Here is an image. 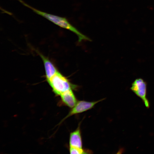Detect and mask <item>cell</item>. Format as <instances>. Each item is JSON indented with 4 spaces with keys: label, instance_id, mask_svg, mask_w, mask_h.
I'll use <instances>...</instances> for the list:
<instances>
[{
    "label": "cell",
    "instance_id": "3957f363",
    "mask_svg": "<svg viewBox=\"0 0 154 154\" xmlns=\"http://www.w3.org/2000/svg\"><path fill=\"white\" fill-rule=\"evenodd\" d=\"M130 89L142 100L145 106L149 108V103L147 98V83L141 78L135 79L132 82Z\"/></svg>",
    "mask_w": 154,
    "mask_h": 154
},
{
    "label": "cell",
    "instance_id": "277c9868",
    "mask_svg": "<svg viewBox=\"0 0 154 154\" xmlns=\"http://www.w3.org/2000/svg\"><path fill=\"white\" fill-rule=\"evenodd\" d=\"M101 100L97 101L88 102L82 100L78 101L67 115L66 117L75 114L81 113L91 109L95 105L102 101Z\"/></svg>",
    "mask_w": 154,
    "mask_h": 154
},
{
    "label": "cell",
    "instance_id": "52a82bcc",
    "mask_svg": "<svg viewBox=\"0 0 154 154\" xmlns=\"http://www.w3.org/2000/svg\"><path fill=\"white\" fill-rule=\"evenodd\" d=\"M62 101L66 106L72 108L77 102L72 89L69 90L60 95Z\"/></svg>",
    "mask_w": 154,
    "mask_h": 154
},
{
    "label": "cell",
    "instance_id": "5b68a950",
    "mask_svg": "<svg viewBox=\"0 0 154 154\" xmlns=\"http://www.w3.org/2000/svg\"><path fill=\"white\" fill-rule=\"evenodd\" d=\"M40 55L43 61L46 78L47 80L54 75L58 71L54 64L48 59L41 54Z\"/></svg>",
    "mask_w": 154,
    "mask_h": 154
},
{
    "label": "cell",
    "instance_id": "6da1fadb",
    "mask_svg": "<svg viewBox=\"0 0 154 154\" xmlns=\"http://www.w3.org/2000/svg\"><path fill=\"white\" fill-rule=\"evenodd\" d=\"M47 81L54 92L58 95L60 96L69 90L75 88L76 86L58 71Z\"/></svg>",
    "mask_w": 154,
    "mask_h": 154
},
{
    "label": "cell",
    "instance_id": "ba28073f",
    "mask_svg": "<svg viewBox=\"0 0 154 154\" xmlns=\"http://www.w3.org/2000/svg\"><path fill=\"white\" fill-rule=\"evenodd\" d=\"M69 152L70 154H82L87 153L89 151L84 150L82 148H79L75 147L70 146Z\"/></svg>",
    "mask_w": 154,
    "mask_h": 154
},
{
    "label": "cell",
    "instance_id": "8992f818",
    "mask_svg": "<svg viewBox=\"0 0 154 154\" xmlns=\"http://www.w3.org/2000/svg\"><path fill=\"white\" fill-rule=\"evenodd\" d=\"M69 144L70 146L82 148V140L79 126L75 130L70 133Z\"/></svg>",
    "mask_w": 154,
    "mask_h": 154
},
{
    "label": "cell",
    "instance_id": "7a4b0ae2",
    "mask_svg": "<svg viewBox=\"0 0 154 154\" xmlns=\"http://www.w3.org/2000/svg\"><path fill=\"white\" fill-rule=\"evenodd\" d=\"M20 2L24 5L29 8L34 12L46 18L55 24L62 28L69 30L72 27V25L65 17L47 13L36 9L21 0Z\"/></svg>",
    "mask_w": 154,
    "mask_h": 154
}]
</instances>
